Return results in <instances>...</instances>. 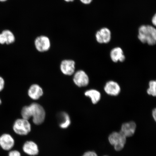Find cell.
Segmentation results:
<instances>
[{
	"label": "cell",
	"instance_id": "obj_27",
	"mask_svg": "<svg viewBox=\"0 0 156 156\" xmlns=\"http://www.w3.org/2000/svg\"><path fill=\"white\" fill-rule=\"evenodd\" d=\"M2 101L1 100V98H0V105H1L2 104Z\"/></svg>",
	"mask_w": 156,
	"mask_h": 156
},
{
	"label": "cell",
	"instance_id": "obj_20",
	"mask_svg": "<svg viewBox=\"0 0 156 156\" xmlns=\"http://www.w3.org/2000/svg\"><path fill=\"white\" fill-rule=\"evenodd\" d=\"M82 156H98L95 152L93 151H88L84 153Z\"/></svg>",
	"mask_w": 156,
	"mask_h": 156
},
{
	"label": "cell",
	"instance_id": "obj_9",
	"mask_svg": "<svg viewBox=\"0 0 156 156\" xmlns=\"http://www.w3.org/2000/svg\"><path fill=\"white\" fill-rule=\"evenodd\" d=\"M35 45L37 50L41 52L47 51L50 47V42L48 37L41 36L35 41Z\"/></svg>",
	"mask_w": 156,
	"mask_h": 156
},
{
	"label": "cell",
	"instance_id": "obj_15",
	"mask_svg": "<svg viewBox=\"0 0 156 156\" xmlns=\"http://www.w3.org/2000/svg\"><path fill=\"white\" fill-rule=\"evenodd\" d=\"M84 95L86 97L90 99L91 103L94 105L97 104L100 101L102 97L100 91L93 89L88 90L86 91Z\"/></svg>",
	"mask_w": 156,
	"mask_h": 156
},
{
	"label": "cell",
	"instance_id": "obj_19",
	"mask_svg": "<svg viewBox=\"0 0 156 156\" xmlns=\"http://www.w3.org/2000/svg\"><path fill=\"white\" fill-rule=\"evenodd\" d=\"M7 156H21L19 151L16 150H11L9 151Z\"/></svg>",
	"mask_w": 156,
	"mask_h": 156
},
{
	"label": "cell",
	"instance_id": "obj_17",
	"mask_svg": "<svg viewBox=\"0 0 156 156\" xmlns=\"http://www.w3.org/2000/svg\"><path fill=\"white\" fill-rule=\"evenodd\" d=\"M2 34L5 38L6 44H9L15 42V36L10 31L5 30L3 31Z\"/></svg>",
	"mask_w": 156,
	"mask_h": 156
},
{
	"label": "cell",
	"instance_id": "obj_23",
	"mask_svg": "<svg viewBox=\"0 0 156 156\" xmlns=\"http://www.w3.org/2000/svg\"><path fill=\"white\" fill-rule=\"evenodd\" d=\"M152 116L154 120L156 121V109L155 108L154 109L153 111H152Z\"/></svg>",
	"mask_w": 156,
	"mask_h": 156
},
{
	"label": "cell",
	"instance_id": "obj_3",
	"mask_svg": "<svg viewBox=\"0 0 156 156\" xmlns=\"http://www.w3.org/2000/svg\"><path fill=\"white\" fill-rule=\"evenodd\" d=\"M13 130L19 135H27L31 130V126L28 120L24 119H17L13 125Z\"/></svg>",
	"mask_w": 156,
	"mask_h": 156
},
{
	"label": "cell",
	"instance_id": "obj_2",
	"mask_svg": "<svg viewBox=\"0 0 156 156\" xmlns=\"http://www.w3.org/2000/svg\"><path fill=\"white\" fill-rule=\"evenodd\" d=\"M138 39L143 44L153 46L156 43V30L149 25H142L138 29Z\"/></svg>",
	"mask_w": 156,
	"mask_h": 156
},
{
	"label": "cell",
	"instance_id": "obj_7",
	"mask_svg": "<svg viewBox=\"0 0 156 156\" xmlns=\"http://www.w3.org/2000/svg\"><path fill=\"white\" fill-rule=\"evenodd\" d=\"M104 90L107 94L110 96L116 97L120 94L121 91V88L116 81L110 80L105 83Z\"/></svg>",
	"mask_w": 156,
	"mask_h": 156
},
{
	"label": "cell",
	"instance_id": "obj_26",
	"mask_svg": "<svg viewBox=\"0 0 156 156\" xmlns=\"http://www.w3.org/2000/svg\"><path fill=\"white\" fill-rule=\"evenodd\" d=\"M7 1V0H0V2H5Z\"/></svg>",
	"mask_w": 156,
	"mask_h": 156
},
{
	"label": "cell",
	"instance_id": "obj_13",
	"mask_svg": "<svg viewBox=\"0 0 156 156\" xmlns=\"http://www.w3.org/2000/svg\"><path fill=\"white\" fill-rule=\"evenodd\" d=\"M23 149L25 153L30 156L36 155L39 153L37 145L32 141H28L25 142L23 145Z\"/></svg>",
	"mask_w": 156,
	"mask_h": 156
},
{
	"label": "cell",
	"instance_id": "obj_14",
	"mask_svg": "<svg viewBox=\"0 0 156 156\" xmlns=\"http://www.w3.org/2000/svg\"><path fill=\"white\" fill-rule=\"evenodd\" d=\"M43 93L42 88L37 84L31 85L28 91L29 97L34 100H37L40 98Z\"/></svg>",
	"mask_w": 156,
	"mask_h": 156
},
{
	"label": "cell",
	"instance_id": "obj_16",
	"mask_svg": "<svg viewBox=\"0 0 156 156\" xmlns=\"http://www.w3.org/2000/svg\"><path fill=\"white\" fill-rule=\"evenodd\" d=\"M60 122L59 126L62 129H66L71 124V121L69 115L67 113L62 112L60 115Z\"/></svg>",
	"mask_w": 156,
	"mask_h": 156
},
{
	"label": "cell",
	"instance_id": "obj_8",
	"mask_svg": "<svg viewBox=\"0 0 156 156\" xmlns=\"http://www.w3.org/2000/svg\"><path fill=\"white\" fill-rule=\"evenodd\" d=\"M97 41L100 44H108L112 39V33L107 28H101L95 34Z\"/></svg>",
	"mask_w": 156,
	"mask_h": 156
},
{
	"label": "cell",
	"instance_id": "obj_10",
	"mask_svg": "<svg viewBox=\"0 0 156 156\" xmlns=\"http://www.w3.org/2000/svg\"><path fill=\"white\" fill-rule=\"evenodd\" d=\"M60 69L64 75L71 76L75 73V62L72 60H65L60 64Z\"/></svg>",
	"mask_w": 156,
	"mask_h": 156
},
{
	"label": "cell",
	"instance_id": "obj_22",
	"mask_svg": "<svg viewBox=\"0 0 156 156\" xmlns=\"http://www.w3.org/2000/svg\"><path fill=\"white\" fill-rule=\"evenodd\" d=\"M82 3L85 5H88L92 2L93 0H80Z\"/></svg>",
	"mask_w": 156,
	"mask_h": 156
},
{
	"label": "cell",
	"instance_id": "obj_28",
	"mask_svg": "<svg viewBox=\"0 0 156 156\" xmlns=\"http://www.w3.org/2000/svg\"></svg>",
	"mask_w": 156,
	"mask_h": 156
},
{
	"label": "cell",
	"instance_id": "obj_5",
	"mask_svg": "<svg viewBox=\"0 0 156 156\" xmlns=\"http://www.w3.org/2000/svg\"><path fill=\"white\" fill-rule=\"evenodd\" d=\"M73 81L78 87H84L89 84L90 79L87 73L83 70H80L75 73Z\"/></svg>",
	"mask_w": 156,
	"mask_h": 156
},
{
	"label": "cell",
	"instance_id": "obj_12",
	"mask_svg": "<svg viewBox=\"0 0 156 156\" xmlns=\"http://www.w3.org/2000/svg\"><path fill=\"white\" fill-rule=\"evenodd\" d=\"M136 129V124L134 122L124 123L122 126L120 133L126 137H129L134 135Z\"/></svg>",
	"mask_w": 156,
	"mask_h": 156
},
{
	"label": "cell",
	"instance_id": "obj_6",
	"mask_svg": "<svg viewBox=\"0 0 156 156\" xmlns=\"http://www.w3.org/2000/svg\"><path fill=\"white\" fill-rule=\"evenodd\" d=\"M15 144V140L10 134L4 133L0 136V147L4 151H11Z\"/></svg>",
	"mask_w": 156,
	"mask_h": 156
},
{
	"label": "cell",
	"instance_id": "obj_24",
	"mask_svg": "<svg viewBox=\"0 0 156 156\" xmlns=\"http://www.w3.org/2000/svg\"><path fill=\"white\" fill-rule=\"evenodd\" d=\"M152 23L154 26H155L156 25V16L155 14L152 19Z\"/></svg>",
	"mask_w": 156,
	"mask_h": 156
},
{
	"label": "cell",
	"instance_id": "obj_11",
	"mask_svg": "<svg viewBox=\"0 0 156 156\" xmlns=\"http://www.w3.org/2000/svg\"><path fill=\"white\" fill-rule=\"evenodd\" d=\"M110 58L113 62L116 63L118 62L125 61L126 57L122 49L119 47L114 48L111 50L110 52Z\"/></svg>",
	"mask_w": 156,
	"mask_h": 156
},
{
	"label": "cell",
	"instance_id": "obj_18",
	"mask_svg": "<svg viewBox=\"0 0 156 156\" xmlns=\"http://www.w3.org/2000/svg\"><path fill=\"white\" fill-rule=\"evenodd\" d=\"M147 93L150 96L155 97L156 96V81L152 80L149 83V87L147 90Z\"/></svg>",
	"mask_w": 156,
	"mask_h": 156
},
{
	"label": "cell",
	"instance_id": "obj_1",
	"mask_svg": "<svg viewBox=\"0 0 156 156\" xmlns=\"http://www.w3.org/2000/svg\"><path fill=\"white\" fill-rule=\"evenodd\" d=\"M22 118L29 120L31 117L35 124L39 125L44 121L46 112L43 107L38 103H34L23 107L21 112Z\"/></svg>",
	"mask_w": 156,
	"mask_h": 156
},
{
	"label": "cell",
	"instance_id": "obj_21",
	"mask_svg": "<svg viewBox=\"0 0 156 156\" xmlns=\"http://www.w3.org/2000/svg\"><path fill=\"white\" fill-rule=\"evenodd\" d=\"M5 82L4 80L2 77L0 76V92L3 90L5 87Z\"/></svg>",
	"mask_w": 156,
	"mask_h": 156
},
{
	"label": "cell",
	"instance_id": "obj_25",
	"mask_svg": "<svg viewBox=\"0 0 156 156\" xmlns=\"http://www.w3.org/2000/svg\"><path fill=\"white\" fill-rule=\"evenodd\" d=\"M65 1L67 2H73L74 0H65Z\"/></svg>",
	"mask_w": 156,
	"mask_h": 156
},
{
	"label": "cell",
	"instance_id": "obj_4",
	"mask_svg": "<svg viewBox=\"0 0 156 156\" xmlns=\"http://www.w3.org/2000/svg\"><path fill=\"white\" fill-rule=\"evenodd\" d=\"M126 138L121 133L113 132L108 137V141L114 146L116 151H120L123 149L126 142Z\"/></svg>",
	"mask_w": 156,
	"mask_h": 156
}]
</instances>
